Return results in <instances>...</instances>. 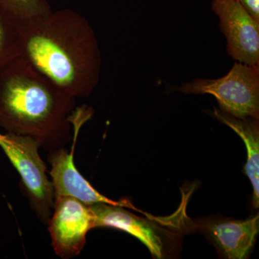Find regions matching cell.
<instances>
[{
	"mask_svg": "<svg viewBox=\"0 0 259 259\" xmlns=\"http://www.w3.org/2000/svg\"><path fill=\"white\" fill-rule=\"evenodd\" d=\"M90 207L93 213L95 228L120 230L139 240L155 258H161L164 255L161 233L144 218L134 215L123 207L113 204L97 203Z\"/></svg>",
	"mask_w": 259,
	"mask_h": 259,
	"instance_id": "obj_9",
	"label": "cell"
},
{
	"mask_svg": "<svg viewBox=\"0 0 259 259\" xmlns=\"http://www.w3.org/2000/svg\"><path fill=\"white\" fill-rule=\"evenodd\" d=\"M47 225L54 252L62 259L79 255L89 231L95 228L90 206L67 196H56Z\"/></svg>",
	"mask_w": 259,
	"mask_h": 259,
	"instance_id": "obj_5",
	"label": "cell"
},
{
	"mask_svg": "<svg viewBox=\"0 0 259 259\" xmlns=\"http://www.w3.org/2000/svg\"><path fill=\"white\" fill-rule=\"evenodd\" d=\"M211 8L219 18L228 55L243 64L259 65V22L236 0H212Z\"/></svg>",
	"mask_w": 259,
	"mask_h": 259,
	"instance_id": "obj_7",
	"label": "cell"
},
{
	"mask_svg": "<svg viewBox=\"0 0 259 259\" xmlns=\"http://www.w3.org/2000/svg\"><path fill=\"white\" fill-rule=\"evenodd\" d=\"M199 228L223 255L230 259L247 258L259 231L258 214L245 220L209 218Z\"/></svg>",
	"mask_w": 259,
	"mask_h": 259,
	"instance_id": "obj_8",
	"label": "cell"
},
{
	"mask_svg": "<svg viewBox=\"0 0 259 259\" xmlns=\"http://www.w3.org/2000/svg\"><path fill=\"white\" fill-rule=\"evenodd\" d=\"M188 95L215 97L221 111L237 118H259V65L236 62L216 79H196L175 89Z\"/></svg>",
	"mask_w": 259,
	"mask_h": 259,
	"instance_id": "obj_3",
	"label": "cell"
},
{
	"mask_svg": "<svg viewBox=\"0 0 259 259\" xmlns=\"http://www.w3.org/2000/svg\"><path fill=\"white\" fill-rule=\"evenodd\" d=\"M0 6L20 27L42 20L52 12L49 0H0Z\"/></svg>",
	"mask_w": 259,
	"mask_h": 259,
	"instance_id": "obj_11",
	"label": "cell"
},
{
	"mask_svg": "<svg viewBox=\"0 0 259 259\" xmlns=\"http://www.w3.org/2000/svg\"><path fill=\"white\" fill-rule=\"evenodd\" d=\"M214 117L235 131L243 140L247 150L245 171L253 186V203L259 204V124L258 119L237 118L214 107Z\"/></svg>",
	"mask_w": 259,
	"mask_h": 259,
	"instance_id": "obj_10",
	"label": "cell"
},
{
	"mask_svg": "<svg viewBox=\"0 0 259 259\" xmlns=\"http://www.w3.org/2000/svg\"><path fill=\"white\" fill-rule=\"evenodd\" d=\"M252 18L259 22V0H236Z\"/></svg>",
	"mask_w": 259,
	"mask_h": 259,
	"instance_id": "obj_13",
	"label": "cell"
},
{
	"mask_svg": "<svg viewBox=\"0 0 259 259\" xmlns=\"http://www.w3.org/2000/svg\"><path fill=\"white\" fill-rule=\"evenodd\" d=\"M76 100L21 55L0 66V128L31 137L47 151L72 140Z\"/></svg>",
	"mask_w": 259,
	"mask_h": 259,
	"instance_id": "obj_2",
	"label": "cell"
},
{
	"mask_svg": "<svg viewBox=\"0 0 259 259\" xmlns=\"http://www.w3.org/2000/svg\"><path fill=\"white\" fill-rule=\"evenodd\" d=\"M21 54L61 91L88 97L100 82L102 54L88 19L69 8L20 27Z\"/></svg>",
	"mask_w": 259,
	"mask_h": 259,
	"instance_id": "obj_1",
	"label": "cell"
},
{
	"mask_svg": "<svg viewBox=\"0 0 259 259\" xmlns=\"http://www.w3.org/2000/svg\"><path fill=\"white\" fill-rule=\"evenodd\" d=\"M21 28L0 6V66L21 54Z\"/></svg>",
	"mask_w": 259,
	"mask_h": 259,
	"instance_id": "obj_12",
	"label": "cell"
},
{
	"mask_svg": "<svg viewBox=\"0 0 259 259\" xmlns=\"http://www.w3.org/2000/svg\"><path fill=\"white\" fill-rule=\"evenodd\" d=\"M89 120L84 115H79L73 121V135L71 151L65 147L56 148L49 151V158L51 168L49 171L51 182L56 196H67L78 199L87 205L107 203L136 209L129 201H114L102 195L79 173L74 162L75 145L81 126Z\"/></svg>",
	"mask_w": 259,
	"mask_h": 259,
	"instance_id": "obj_6",
	"label": "cell"
},
{
	"mask_svg": "<svg viewBox=\"0 0 259 259\" xmlns=\"http://www.w3.org/2000/svg\"><path fill=\"white\" fill-rule=\"evenodd\" d=\"M0 148L18 172L32 210L47 224L55 194L52 182L48 178L47 165L39 155L40 144L29 136L0 132Z\"/></svg>",
	"mask_w": 259,
	"mask_h": 259,
	"instance_id": "obj_4",
	"label": "cell"
}]
</instances>
